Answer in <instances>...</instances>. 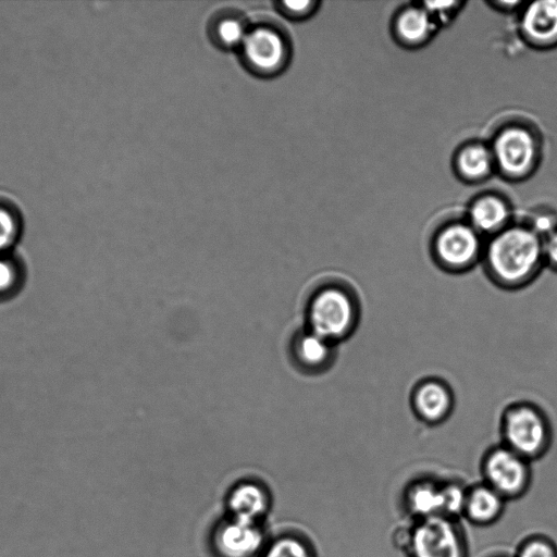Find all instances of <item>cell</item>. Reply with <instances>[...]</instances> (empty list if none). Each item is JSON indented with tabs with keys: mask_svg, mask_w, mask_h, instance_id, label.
I'll return each mask as SVG.
<instances>
[{
	"mask_svg": "<svg viewBox=\"0 0 557 557\" xmlns=\"http://www.w3.org/2000/svg\"><path fill=\"white\" fill-rule=\"evenodd\" d=\"M245 67L257 76L280 74L290 59L287 37L271 25H257L249 30L238 48Z\"/></svg>",
	"mask_w": 557,
	"mask_h": 557,
	"instance_id": "cell-4",
	"label": "cell"
},
{
	"mask_svg": "<svg viewBox=\"0 0 557 557\" xmlns=\"http://www.w3.org/2000/svg\"><path fill=\"white\" fill-rule=\"evenodd\" d=\"M263 557H311L307 545L294 536H283L272 542Z\"/></svg>",
	"mask_w": 557,
	"mask_h": 557,
	"instance_id": "cell-21",
	"label": "cell"
},
{
	"mask_svg": "<svg viewBox=\"0 0 557 557\" xmlns=\"http://www.w3.org/2000/svg\"><path fill=\"white\" fill-rule=\"evenodd\" d=\"M249 27L244 17L236 13H222L209 25L211 40L223 49L239 48Z\"/></svg>",
	"mask_w": 557,
	"mask_h": 557,
	"instance_id": "cell-15",
	"label": "cell"
},
{
	"mask_svg": "<svg viewBox=\"0 0 557 557\" xmlns=\"http://www.w3.org/2000/svg\"><path fill=\"white\" fill-rule=\"evenodd\" d=\"M21 228L22 215L17 203L0 194V255L17 240Z\"/></svg>",
	"mask_w": 557,
	"mask_h": 557,
	"instance_id": "cell-17",
	"label": "cell"
},
{
	"mask_svg": "<svg viewBox=\"0 0 557 557\" xmlns=\"http://www.w3.org/2000/svg\"><path fill=\"white\" fill-rule=\"evenodd\" d=\"M305 315L308 330L336 345L356 331L360 320V302L351 287L338 281H329L311 293Z\"/></svg>",
	"mask_w": 557,
	"mask_h": 557,
	"instance_id": "cell-2",
	"label": "cell"
},
{
	"mask_svg": "<svg viewBox=\"0 0 557 557\" xmlns=\"http://www.w3.org/2000/svg\"><path fill=\"white\" fill-rule=\"evenodd\" d=\"M522 27L527 36L537 45L553 47L557 45V0H544L531 3L522 17Z\"/></svg>",
	"mask_w": 557,
	"mask_h": 557,
	"instance_id": "cell-12",
	"label": "cell"
},
{
	"mask_svg": "<svg viewBox=\"0 0 557 557\" xmlns=\"http://www.w3.org/2000/svg\"><path fill=\"white\" fill-rule=\"evenodd\" d=\"M503 508L502 495L491 486H479L467 496L465 509L475 522L494 520Z\"/></svg>",
	"mask_w": 557,
	"mask_h": 557,
	"instance_id": "cell-16",
	"label": "cell"
},
{
	"mask_svg": "<svg viewBox=\"0 0 557 557\" xmlns=\"http://www.w3.org/2000/svg\"><path fill=\"white\" fill-rule=\"evenodd\" d=\"M412 552L414 557H462L454 525L441 516L424 519L414 530Z\"/></svg>",
	"mask_w": 557,
	"mask_h": 557,
	"instance_id": "cell-9",
	"label": "cell"
},
{
	"mask_svg": "<svg viewBox=\"0 0 557 557\" xmlns=\"http://www.w3.org/2000/svg\"><path fill=\"white\" fill-rule=\"evenodd\" d=\"M319 2L312 0L306 1H276V10L284 16L293 21H300L311 16Z\"/></svg>",
	"mask_w": 557,
	"mask_h": 557,
	"instance_id": "cell-22",
	"label": "cell"
},
{
	"mask_svg": "<svg viewBox=\"0 0 557 557\" xmlns=\"http://www.w3.org/2000/svg\"><path fill=\"white\" fill-rule=\"evenodd\" d=\"M263 532L258 523L231 518L219 524L213 545L220 557H255L263 547Z\"/></svg>",
	"mask_w": 557,
	"mask_h": 557,
	"instance_id": "cell-10",
	"label": "cell"
},
{
	"mask_svg": "<svg viewBox=\"0 0 557 557\" xmlns=\"http://www.w3.org/2000/svg\"><path fill=\"white\" fill-rule=\"evenodd\" d=\"M503 444L527 460L541 455L549 440V425L542 410L519 400L507 405L500 416Z\"/></svg>",
	"mask_w": 557,
	"mask_h": 557,
	"instance_id": "cell-3",
	"label": "cell"
},
{
	"mask_svg": "<svg viewBox=\"0 0 557 557\" xmlns=\"http://www.w3.org/2000/svg\"><path fill=\"white\" fill-rule=\"evenodd\" d=\"M17 282V267L14 261L0 255V294L9 292Z\"/></svg>",
	"mask_w": 557,
	"mask_h": 557,
	"instance_id": "cell-24",
	"label": "cell"
},
{
	"mask_svg": "<svg viewBox=\"0 0 557 557\" xmlns=\"http://www.w3.org/2000/svg\"><path fill=\"white\" fill-rule=\"evenodd\" d=\"M493 156L506 174L519 176L533 168L537 157L536 141L530 132L510 127L496 138Z\"/></svg>",
	"mask_w": 557,
	"mask_h": 557,
	"instance_id": "cell-8",
	"label": "cell"
},
{
	"mask_svg": "<svg viewBox=\"0 0 557 557\" xmlns=\"http://www.w3.org/2000/svg\"><path fill=\"white\" fill-rule=\"evenodd\" d=\"M544 262L557 269V227L543 239Z\"/></svg>",
	"mask_w": 557,
	"mask_h": 557,
	"instance_id": "cell-26",
	"label": "cell"
},
{
	"mask_svg": "<svg viewBox=\"0 0 557 557\" xmlns=\"http://www.w3.org/2000/svg\"><path fill=\"white\" fill-rule=\"evenodd\" d=\"M409 403L412 412L420 421L429 425H437L451 414L455 395L447 382L431 376L414 384Z\"/></svg>",
	"mask_w": 557,
	"mask_h": 557,
	"instance_id": "cell-7",
	"label": "cell"
},
{
	"mask_svg": "<svg viewBox=\"0 0 557 557\" xmlns=\"http://www.w3.org/2000/svg\"><path fill=\"white\" fill-rule=\"evenodd\" d=\"M292 363L302 373L319 374L326 371L335 360V344L307 327L298 330L290 338Z\"/></svg>",
	"mask_w": 557,
	"mask_h": 557,
	"instance_id": "cell-11",
	"label": "cell"
},
{
	"mask_svg": "<svg viewBox=\"0 0 557 557\" xmlns=\"http://www.w3.org/2000/svg\"><path fill=\"white\" fill-rule=\"evenodd\" d=\"M433 22L425 9H409L405 11L397 22L399 35L408 42L417 44L432 33Z\"/></svg>",
	"mask_w": 557,
	"mask_h": 557,
	"instance_id": "cell-18",
	"label": "cell"
},
{
	"mask_svg": "<svg viewBox=\"0 0 557 557\" xmlns=\"http://www.w3.org/2000/svg\"><path fill=\"white\" fill-rule=\"evenodd\" d=\"M508 216V208L499 198L483 197L470 210V225L479 234L495 235L504 230Z\"/></svg>",
	"mask_w": 557,
	"mask_h": 557,
	"instance_id": "cell-14",
	"label": "cell"
},
{
	"mask_svg": "<svg viewBox=\"0 0 557 557\" xmlns=\"http://www.w3.org/2000/svg\"><path fill=\"white\" fill-rule=\"evenodd\" d=\"M519 557H556V553L548 543L532 541L521 549Z\"/></svg>",
	"mask_w": 557,
	"mask_h": 557,
	"instance_id": "cell-25",
	"label": "cell"
},
{
	"mask_svg": "<svg viewBox=\"0 0 557 557\" xmlns=\"http://www.w3.org/2000/svg\"><path fill=\"white\" fill-rule=\"evenodd\" d=\"M410 506L424 519L440 516L438 513L443 512L442 488L432 484L417 485L410 494Z\"/></svg>",
	"mask_w": 557,
	"mask_h": 557,
	"instance_id": "cell-20",
	"label": "cell"
},
{
	"mask_svg": "<svg viewBox=\"0 0 557 557\" xmlns=\"http://www.w3.org/2000/svg\"><path fill=\"white\" fill-rule=\"evenodd\" d=\"M488 486L503 495H512L525 486L528 460L504 444L493 447L483 462Z\"/></svg>",
	"mask_w": 557,
	"mask_h": 557,
	"instance_id": "cell-6",
	"label": "cell"
},
{
	"mask_svg": "<svg viewBox=\"0 0 557 557\" xmlns=\"http://www.w3.org/2000/svg\"><path fill=\"white\" fill-rule=\"evenodd\" d=\"M227 507L231 518L259 523L269 508V498L260 485L243 482L231 491Z\"/></svg>",
	"mask_w": 557,
	"mask_h": 557,
	"instance_id": "cell-13",
	"label": "cell"
},
{
	"mask_svg": "<svg viewBox=\"0 0 557 557\" xmlns=\"http://www.w3.org/2000/svg\"><path fill=\"white\" fill-rule=\"evenodd\" d=\"M443 511L448 515H457L465 509L467 496L462 490L456 485H449L442 488Z\"/></svg>",
	"mask_w": 557,
	"mask_h": 557,
	"instance_id": "cell-23",
	"label": "cell"
},
{
	"mask_svg": "<svg viewBox=\"0 0 557 557\" xmlns=\"http://www.w3.org/2000/svg\"><path fill=\"white\" fill-rule=\"evenodd\" d=\"M493 159L492 152L486 147L472 145L460 152L458 165L466 176L480 178L491 171Z\"/></svg>",
	"mask_w": 557,
	"mask_h": 557,
	"instance_id": "cell-19",
	"label": "cell"
},
{
	"mask_svg": "<svg viewBox=\"0 0 557 557\" xmlns=\"http://www.w3.org/2000/svg\"><path fill=\"white\" fill-rule=\"evenodd\" d=\"M480 234L470 225L454 223L442 228L432 244V259L442 271L463 274L482 261Z\"/></svg>",
	"mask_w": 557,
	"mask_h": 557,
	"instance_id": "cell-5",
	"label": "cell"
},
{
	"mask_svg": "<svg viewBox=\"0 0 557 557\" xmlns=\"http://www.w3.org/2000/svg\"><path fill=\"white\" fill-rule=\"evenodd\" d=\"M497 287L518 290L531 284L544 263L543 238L533 228L512 226L492 236L481 261Z\"/></svg>",
	"mask_w": 557,
	"mask_h": 557,
	"instance_id": "cell-1",
	"label": "cell"
}]
</instances>
